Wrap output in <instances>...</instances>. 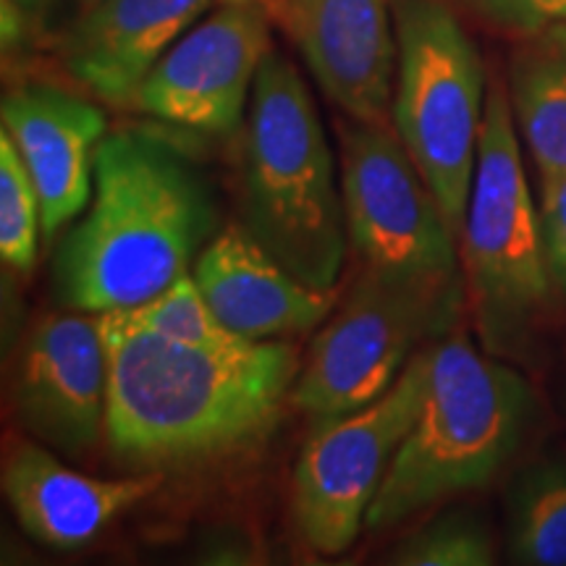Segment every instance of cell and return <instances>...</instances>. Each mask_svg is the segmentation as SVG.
<instances>
[{"instance_id": "27", "label": "cell", "mask_w": 566, "mask_h": 566, "mask_svg": "<svg viewBox=\"0 0 566 566\" xmlns=\"http://www.w3.org/2000/svg\"><path fill=\"white\" fill-rule=\"evenodd\" d=\"M80 3L84 6V9H90V6H95V3H97V0H80Z\"/></svg>"}, {"instance_id": "7", "label": "cell", "mask_w": 566, "mask_h": 566, "mask_svg": "<svg viewBox=\"0 0 566 566\" xmlns=\"http://www.w3.org/2000/svg\"><path fill=\"white\" fill-rule=\"evenodd\" d=\"M464 292L399 283L363 268L310 344L289 405L317 422L380 399L417 346L454 334Z\"/></svg>"}, {"instance_id": "26", "label": "cell", "mask_w": 566, "mask_h": 566, "mask_svg": "<svg viewBox=\"0 0 566 566\" xmlns=\"http://www.w3.org/2000/svg\"><path fill=\"white\" fill-rule=\"evenodd\" d=\"M13 3L21 6V9H24L32 17V13H40L42 9H45L48 0H13Z\"/></svg>"}, {"instance_id": "2", "label": "cell", "mask_w": 566, "mask_h": 566, "mask_svg": "<svg viewBox=\"0 0 566 566\" xmlns=\"http://www.w3.org/2000/svg\"><path fill=\"white\" fill-rule=\"evenodd\" d=\"M216 229L208 184L179 147L137 129L105 134L90 210L55 250V294L76 313L137 307L189 273Z\"/></svg>"}, {"instance_id": "10", "label": "cell", "mask_w": 566, "mask_h": 566, "mask_svg": "<svg viewBox=\"0 0 566 566\" xmlns=\"http://www.w3.org/2000/svg\"><path fill=\"white\" fill-rule=\"evenodd\" d=\"M271 51V11L221 3L208 19L195 21L155 63L132 108L192 132H239L258 71Z\"/></svg>"}, {"instance_id": "6", "label": "cell", "mask_w": 566, "mask_h": 566, "mask_svg": "<svg viewBox=\"0 0 566 566\" xmlns=\"http://www.w3.org/2000/svg\"><path fill=\"white\" fill-rule=\"evenodd\" d=\"M394 129L462 242L488 101L483 59L443 0H394Z\"/></svg>"}, {"instance_id": "11", "label": "cell", "mask_w": 566, "mask_h": 566, "mask_svg": "<svg viewBox=\"0 0 566 566\" xmlns=\"http://www.w3.org/2000/svg\"><path fill=\"white\" fill-rule=\"evenodd\" d=\"M108 352L101 315H42L21 344L13 412L34 441L69 459L87 457L105 436Z\"/></svg>"}, {"instance_id": "13", "label": "cell", "mask_w": 566, "mask_h": 566, "mask_svg": "<svg viewBox=\"0 0 566 566\" xmlns=\"http://www.w3.org/2000/svg\"><path fill=\"white\" fill-rule=\"evenodd\" d=\"M0 122L38 189L42 239L53 244L90 208L108 118L95 103L55 84H24L3 95Z\"/></svg>"}, {"instance_id": "21", "label": "cell", "mask_w": 566, "mask_h": 566, "mask_svg": "<svg viewBox=\"0 0 566 566\" xmlns=\"http://www.w3.org/2000/svg\"><path fill=\"white\" fill-rule=\"evenodd\" d=\"M132 321H137L155 334L174 338L184 344H231L239 342L226 325L218 321L212 307L205 300L200 286H197L192 273H184L179 281L163 289L153 300L137 304V307L124 310Z\"/></svg>"}, {"instance_id": "5", "label": "cell", "mask_w": 566, "mask_h": 566, "mask_svg": "<svg viewBox=\"0 0 566 566\" xmlns=\"http://www.w3.org/2000/svg\"><path fill=\"white\" fill-rule=\"evenodd\" d=\"M459 244L485 352L514 357L548 310L554 283L543 258L537 202L522 166L520 132L501 80L488 87L475 184Z\"/></svg>"}, {"instance_id": "22", "label": "cell", "mask_w": 566, "mask_h": 566, "mask_svg": "<svg viewBox=\"0 0 566 566\" xmlns=\"http://www.w3.org/2000/svg\"><path fill=\"white\" fill-rule=\"evenodd\" d=\"M537 223L551 283L566 300V174L541 176Z\"/></svg>"}, {"instance_id": "14", "label": "cell", "mask_w": 566, "mask_h": 566, "mask_svg": "<svg viewBox=\"0 0 566 566\" xmlns=\"http://www.w3.org/2000/svg\"><path fill=\"white\" fill-rule=\"evenodd\" d=\"M192 275L218 321L250 342L307 334L338 304V289L321 292L302 283L242 223L210 239Z\"/></svg>"}, {"instance_id": "15", "label": "cell", "mask_w": 566, "mask_h": 566, "mask_svg": "<svg viewBox=\"0 0 566 566\" xmlns=\"http://www.w3.org/2000/svg\"><path fill=\"white\" fill-rule=\"evenodd\" d=\"M158 472L92 478L71 470L40 441H13L3 459V493L19 525L42 546L76 551L95 541L160 488Z\"/></svg>"}, {"instance_id": "20", "label": "cell", "mask_w": 566, "mask_h": 566, "mask_svg": "<svg viewBox=\"0 0 566 566\" xmlns=\"http://www.w3.org/2000/svg\"><path fill=\"white\" fill-rule=\"evenodd\" d=\"M42 208L24 160L0 129V258L17 273H32L38 263Z\"/></svg>"}, {"instance_id": "9", "label": "cell", "mask_w": 566, "mask_h": 566, "mask_svg": "<svg viewBox=\"0 0 566 566\" xmlns=\"http://www.w3.org/2000/svg\"><path fill=\"white\" fill-rule=\"evenodd\" d=\"M428 346L409 359L380 399L321 422L302 446L294 464L292 514L302 541L317 554H344L365 527L428 394Z\"/></svg>"}, {"instance_id": "16", "label": "cell", "mask_w": 566, "mask_h": 566, "mask_svg": "<svg viewBox=\"0 0 566 566\" xmlns=\"http://www.w3.org/2000/svg\"><path fill=\"white\" fill-rule=\"evenodd\" d=\"M212 0H97L61 42L71 80L97 101L132 108L139 84Z\"/></svg>"}, {"instance_id": "24", "label": "cell", "mask_w": 566, "mask_h": 566, "mask_svg": "<svg viewBox=\"0 0 566 566\" xmlns=\"http://www.w3.org/2000/svg\"><path fill=\"white\" fill-rule=\"evenodd\" d=\"M27 21H30V13L21 9V6L13 3V0H0V32H3V51H13V48H19V42L24 40L27 34Z\"/></svg>"}, {"instance_id": "1", "label": "cell", "mask_w": 566, "mask_h": 566, "mask_svg": "<svg viewBox=\"0 0 566 566\" xmlns=\"http://www.w3.org/2000/svg\"><path fill=\"white\" fill-rule=\"evenodd\" d=\"M108 352L105 446L132 472L189 470L263 443L302 370L294 346L239 338L184 344L101 315Z\"/></svg>"}, {"instance_id": "19", "label": "cell", "mask_w": 566, "mask_h": 566, "mask_svg": "<svg viewBox=\"0 0 566 566\" xmlns=\"http://www.w3.org/2000/svg\"><path fill=\"white\" fill-rule=\"evenodd\" d=\"M493 562L491 527L472 509L433 516L388 554V564L396 566H488Z\"/></svg>"}, {"instance_id": "18", "label": "cell", "mask_w": 566, "mask_h": 566, "mask_svg": "<svg viewBox=\"0 0 566 566\" xmlns=\"http://www.w3.org/2000/svg\"><path fill=\"white\" fill-rule=\"evenodd\" d=\"M506 554L522 566H566V457L535 459L512 478Z\"/></svg>"}, {"instance_id": "25", "label": "cell", "mask_w": 566, "mask_h": 566, "mask_svg": "<svg viewBox=\"0 0 566 566\" xmlns=\"http://www.w3.org/2000/svg\"><path fill=\"white\" fill-rule=\"evenodd\" d=\"M221 3H237V6H260V9H268L271 13H275L279 9L281 0H221Z\"/></svg>"}, {"instance_id": "3", "label": "cell", "mask_w": 566, "mask_h": 566, "mask_svg": "<svg viewBox=\"0 0 566 566\" xmlns=\"http://www.w3.org/2000/svg\"><path fill=\"white\" fill-rule=\"evenodd\" d=\"M242 226L307 286L338 289L346 258L344 195L321 113L300 71L265 55L239 147Z\"/></svg>"}, {"instance_id": "4", "label": "cell", "mask_w": 566, "mask_h": 566, "mask_svg": "<svg viewBox=\"0 0 566 566\" xmlns=\"http://www.w3.org/2000/svg\"><path fill=\"white\" fill-rule=\"evenodd\" d=\"M428 394L365 516L367 530L405 525L424 509L491 485L535 422L533 386L464 334L428 346Z\"/></svg>"}, {"instance_id": "12", "label": "cell", "mask_w": 566, "mask_h": 566, "mask_svg": "<svg viewBox=\"0 0 566 566\" xmlns=\"http://www.w3.org/2000/svg\"><path fill=\"white\" fill-rule=\"evenodd\" d=\"M275 17L338 111L354 122L391 118L394 0H281Z\"/></svg>"}, {"instance_id": "17", "label": "cell", "mask_w": 566, "mask_h": 566, "mask_svg": "<svg viewBox=\"0 0 566 566\" xmlns=\"http://www.w3.org/2000/svg\"><path fill=\"white\" fill-rule=\"evenodd\" d=\"M506 90L537 174H566V21L520 38L509 59Z\"/></svg>"}, {"instance_id": "8", "label": "cell", "mask_w": 566, "mask_h": 566, "mask_svg": "<svg viewBox=\"0 0 566 566\" xmlns=\"http://www.w3.org/2000/svg\"><path fill=\"white\" fill-rule=\"evenodd\" d=\"M342 195L363 268L409 286L464 292L459 242L394 124L342 126Z\"/></svg>"}, {"instance_id": "23", "label": "cell", "mask_w": 566, "mask_h": 566, "mask_svg": "<svg viewBox=\"0 0 566 566\" xmlns=\"http://www.w3.org/2000/svg\"><path fill=\"white\" fill-rule=\"evenodd\" d=\"M491 24L520 38L566 21V0H470Z\"/></svg>"}]
</instances>
